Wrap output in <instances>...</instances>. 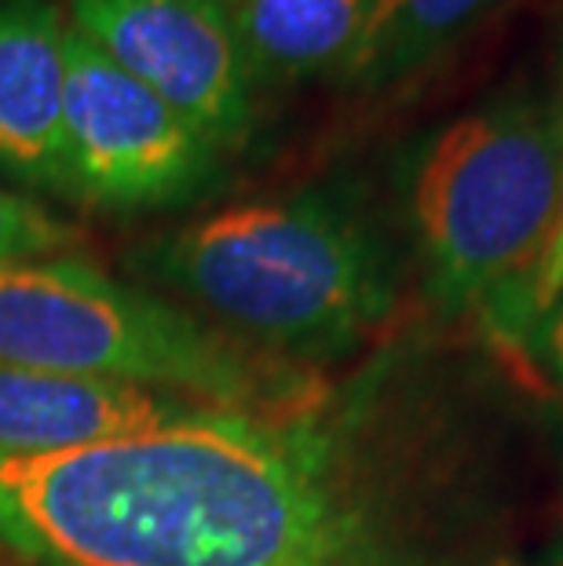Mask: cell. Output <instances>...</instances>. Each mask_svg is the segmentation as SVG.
I'll return each mask as SVG.
<instances>
[{
  "mask_svg": "<svg viewBox=\"0 0 563 566\" xmlns=\"http://www.w3.org/2000/svg\"><path fill=\"white\" fill-rule=\"evenodd\" d=\"M0 541L55 566H380L330 436L223 406L0 461Z\"/></svg>",
  "mask_w": 563,
  "mask_h": 566,
  "instance_id": "1",
  "label": "cell"
},
{
  "mask_svg": "<svg viewBox=\"0 0 563 566\" xmlns=\"http://www.w3.org/2000/svg\"><path fill=\"white\" fill-rule=\"evenodd\" d=\"M132 271L274 363L347 355L395 304L385 242L322 190L176 227L143 245Z\"/></svg>",
  "mask_w": 563,
  "mask_h": 566,
  "instance_id": "2",
  "label": "cell"
},
{
  "mask_svg": "<svg viewBox=\"0 0 563 566\" xmlns=\"http://www.w3.org/2000/svg\"><path fill=\"white\" fill-rule=\"evenodd\" d=\"M410 220L436 304L520 329L563 220V92L501 95L428 136Z\"/></svg>",
  "mask_w": 563,
  "mask_h": 566,
  "instance_id": "3",
  "label": "cell"
},
{
  "mask_svg": "<svg viewBox=\"0 0 563 566\" xmlns=\"http://www.w3.org/2000/svg\"><path fill=\"white\" fill-rule=\"evenodd\" d=\"M0 366L122 380L253 413H304L315 399L290 363H268L195 311L81 256L0 268Z\"/></svg>",
  "mask_w": 563,
  "mask_h": 566,
  "instance_id": "4",
  "label": "cell"
},
{
  "mask_svg": "<svg viewBox=\"0 0 563 566\" xmlns=\"http://www.w3.org/2000/svg\"><path fill=\"white\" fill-rule=\"evenodd\" d=\"M223 154L88 38L66 30V195L111 212L198 198Z\"/></svg>",
  "mask_w": 563,
  "mask_h": 566,
  "instance_id": "5",
  "label": "cell"
},
{
  "mask_svg": "<svg viewBox=\"0 0 563 566\" xmlns=\"http://www.w3.org/2000/svg\"><path fill=\"white\" fill-rule=\"evenodd\" d=\"M70 27L220 154L257 128V88L220 0H70Z\"/></svg>",
  "mask_w": 563,
  "mask_h": 566,
  "instance_id": "6",
  "label": "cell"
},
{
  "mask_svg": "<svg viewBox=\"0 0 563 566\" xmlns=\"http://www.w3.org/2000/svg\"><path fill=\"white\" fill-rule=\"evenodd\" d=\"M66 11L52 0H0V172L59 195H66Z\"/></svg>",
  "mask_w": 563,
  "mask_h": 566,
  "instance_id": "7",
  "label": "cell"
},
{
  "mask_svg": "<svg viewBox=\"0 0 563 566\" xmlns=\"http://www.w3.org/2000/svg\"><path fill=\"white\" fill-rule=\"evenodd\" d=\"M206 406L122 380L0 366V461L132 436L184 420Z\"/></svg>",
  "mask_w": 563,
  "mask_h": 566,
  "instance_id": "8",
  "label": "cell"
},
{
  "mask_svg": "<svg viewBox=\"0 0 563 566\" xmlns=\"http://www.w3.org/2000/svg\"><path fill=\"white\" fill-rule=\"evenodd\" d=\"M253 88L337 77L358 59L377 0H220Z\"/></svg>",
  "mask_w": 563,
  "mask_h": 566,
  "instance_id": "9",
  "label": "cell"
},
{
  "mask_svg": "<svg viewBox=\"0 0 563 566\" xmlns=\"http://www.w3.org/2000/svg\"><path fill=\"white\" fill-rule=\"evenodd\" d=\"M501 0H377L344 84L380 92L417 77L461 44Z\"/></svg>",
  "mask_w": 563,
  "mask_h": 566,
  "instance_id": "10",
  "label": "cell"
},
{
  "mask_svg": "<svg viewBox=\"0 0 563 566\" xmlns=\"http://www.w3.org/2000/svg\"><path fill=\"white\" fill-rule=\"evenodd\" d=\"M81 242L74 223L59 220L27 195L0 187V268L63 256Z\"/></svg>",
  "mask_w": 563,
  "mask_h": 566,
  "instance_id": "11",
  "label": "cell"
},
{
  "mask_svg": "<svg viewBox=\"0 0 563 566\" xmlns=\"http://www.w3.org/2000/svg\"><path fill=\"white\" fill-rule=\"evenodd\" d=\"M563 293V220H560V231H556V242L549 249V256L538 271V282H534V311H549L560 300Z\"/></svg>",
  "mask_w": 563,
  "mask_h": 566,
  "instance_id": "12",
  "label": "cell"
},
{
  "mask_svg": "<svg viewBox=\"0 0 563 566\" xmlns=\"http://www.w3.org/2000/svg\"><path fill=\"white\" fill-rule=\"evenodd\" d=\"M545 352H549V363H553V369H556V377L563 380V311H560L553 322H549V329H545Z\"/></svg>",
  "mask_w": 563,
  "mask_h": 566,
  "instance_id": "13",
  "label": "cell"
},
{
  "mask_svg": "<svg viewBox=\"0 0 563 566\" xmlns=\"http://www.w3.org/2000/svg\"><path fill=\"white\" fill-rule=\"evenodd\" d=\"M560 92H563V33H560Z\"/></svg>",
  "mask_w": 563,
  "mask_h": 566,
  "instance_id": "14",
  "label": "cell"
},
{
  "mask_svg": "<svg viewBox=\"0 0 563 566\" xmlns=\"http://www.w3.org/2000/svg\"><path fill=\"white\" fill-rule=\"evenodd\" d=\"M553 566H563V556H560V559H556V563H553Z\"/></svg>",
  "mask_w": 563,
  "mask_h": 566,
  "instance_id": "15",
  "label": "cell"
}]
</instances>
